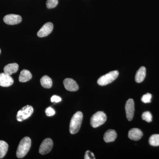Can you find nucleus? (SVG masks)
Returning a JSON list of instances; mask_svg holds the SVG:
<instances>
[{
	"mask_svg": "<svg viewBox=\"0 0 159 159\" xmlns=\"http://www.w3.org/2000/svg\"><path fill=\"white\" fill-rule=\"evenodd\" d=\"M9 145L6 142L0 141V159L3 158L8 151Z\"/></svg>",
	"mask_w": 159,
	"mask_h": 159,
	"instance_id": "18",
	"label": "nucleus"
},
{
	"mask_svg": "<svg viewBox=\"0 0 159 159\" xmlns=\"http://www.w3.org/2000/svg\"><path fill=\"white\" fill-rule=\"evenodd\" d=\"M31 146V140L28 137L23 138L19 143L16 151V156L19 158L24 157L30 150Z\"/></svg>",
	"mask_w": 159,
	"mask_h": 159,
	"instance_id": "1",
	"label": "nucleus"
},
{
	"mask_svg": "<svg viewBox=\"0 0 159 159\" xmlns=\"http://www.w3.org/2000/svg\"><path fill=\"white\" fill-rule=\"evenodd\" d=\"M149 143L153 146H159V134H154L149 138Z\"/></svg>",
	"mask_w": 159,
	"mask_h": 159,
	"instance_id": "19",
	"label": "nucleus"
},
{
	"mask_svg": "<svg viewBox=\"0 0 159 159\" xmlns=\"http://www.w3.org/2000/svg\"><path fill=\"white\" fill-rule=\"evenodd\" d=\"M125 110L126 118L129 121H132L134 118L135 111L134 102L133 99H129L126 101Z\"/></svg>",
	"mask_w": 159,
	"mask_h": 159,
	"instance_id": "7",
	"label": "nucleus"
},
{
	"mask_svg": "<svg viewBox=\"0 0 159 159\" xmlns=\"http://www.w3.org/2000/svg\"><path fill=\"white\" fill-rule=\"evenodd\" d=\"M45 113L48 116H52L55 114V111L53 108L49 107L46 109Z\"/></svg>",
	"mask_w": 159,
	"mask_h": 159,
	"instance_id": "23",
	"label": "nucleus"
},
{
	"mask_svg": "<svg viewBox=\"0 0 159 159\" xmlns=\"http://www.w3.org/2000/svg\"><path fill=\"white\" fill-rule=\"evenodd\" d=\"M61 100V97H58V96H56V95L52 96L51 98V101L52 102H60Z\"/></svg>",
	"mask_w": 159,
	"mask_h": 159,
	"instance_id": "25",
	"label": "nucleus"
},
{
	"mask_svg": "<svg viewBox=\"0 0 159 159\" xmlns=\"http://www.w3.org/2000/svg\"><path fill=\"white\" fill-rule=\"evenodd\" d=\"M18 69L19 66L17 63H13L9 64L5 66L4 68V73L11 76V74L16 73Z\"/></svg>",
	"mask_w": 159,
	"mask_h": 159,
	"instance_id": "14",
	"label": "nucleus"
},
{
	"mask_svg": "<svg viewBox=\"0 0 159 159\" xmlns=\"http://www.w3.org/2000/svg\"><path fill=\"white\" fill-rule=\"evenodd\" d=\"M117 133L113 129H110L107 131L103 136V139L107 143L114 142L117 138Z\"/></svg>",
	"mask_w": 159,
	"mask_h": 159,
	"instance_id": "13",
	"label": "nucleus"
},
{
	"mask_svg": "<svg viewBox=\"0 0 159 159\" xmlns=\"http://www.w3.org/2000/svg\"><path fill=\"white\" fill-rule=\"evenodd\" d=\"M53 146V141L51 139L48 138L45 139L40 146L39 153L42 155H45L49 153L52 150Z\"/></svg>",
	"mask_w": 159,
	"mask_h": 159,
	"instance_id": "6",
	"label": "nucleus"
},
{
	"mask_svg": "<svg viewBox=\"0 0 159 159\" xmlns=\"http://www.w3.org/2000/svg\"><path fill=\"white\" fill-rule=\"evenodd\" d=\"M14 82L13 78L10 75L2 73L0 74V86L8 87L12 85Z\"/></svg>",
	"mask_w": 159,
	"mask_h": 159,
	"instance_id": "10",
	"label": "nucleus"
},
{
	"mask_svg": "<svg viewBox=\"0 0 159 159\" xmlns=\"http://www.w3.org/2000/svg\"><path fill=\"white\" fill-rule=\"evenodd\" d=\"M58 3V0H47L46 6L48 9H53L57 6Z\"/></svg>",
	"mask_w": 159,
	"mask_h": 159,
	"instance_id": "20",
	"label": "nucleus"
},
{
	"mask_svg": "<svg viewBox=\"0 0 159 159\" xmlns=\"http://www.w3.org/2000/svg\"><path fill=\"white\" fill-rule=\"evenodd\" d=\"M3 20L7 25H12L20 23L22 21V17L18 15L8 14L4 17Z\"/></svg>",
	"mask_w": 159,
	"mask_h": 159,
	"instance_id": "8",
	"label": "nucleus"
},
{
	"mask_svg": "<svg viewBox=\"0 0 159 159\" xmlns=\"http://www.w3.org/2000/svg\"><path fill=\"white\" fill-rule=\"evenodd\" d=\"M32 78V74L31 72L27 70H23L21 71L19 80L20 82H26L29 81Z\"/></svg>",
	"mask_w": 159,
	"mask_h": 159,
	"instance_id": "16",
	"label": "nucleus"
},
{
	"mask_svg": "<svg viewBox=\"0 0 159 159\" xmlns=\"http://www.w3.org/2000/svg\"><path fill=\"white\" fill-rule=\"evenodd\" d=\"M40 83L42 87L45 89L51 88L53 84L52 80L47 75H45L41 78Z\"/></svg>",
	"mask_w": 159,
	"mask_h": 159,
	"instance_id": "17",
	"label": "nucleus"
},
{
	"mask_svg": "<svg viewBox=\"0 0 159 159\" xmlns=\"http://www.w3.org/2000/svg\"><path fill=\"white\" fill-rule=\"evenodd\" d=\"M152 96L150 93H147L142 96V102L145 103H149L151 101Z\"/></svg>",
	"mask_w": 159,
	"mask_h": 159,
	"instance_id": "22",
	"label": "nucleus"
},
{
	"mask_svg": "<svg viewBox=\"0 0 159 159\" xmlns=\"http://www.w3.org/2000/svg\"><path fill=\"white\" fill-rule=\"evenodd\" d=\"M106 120V115L103 111H98L91 118V125L93 128H97L104 124Z\"/></svg>",
	"mask_w": 159,
	"mask_h": 159,
	"instance_id": "4",
	"label": "nucleus"
},
{
	"mask_svg": "<svg viewBox=\"0 0 159 159\" xmlns=\"http://www.w3.org/2000/svg\"><path fill=\"white\" fill-rule=\"evenodd\" d=\"M142 119L147 122H151L152 119V115L150 112L145 111L142 114Z\"/></svg>",
	"mask_w": 159,
	"mask_h": 159,
	"instance_id": "21",
	"label": "nucleus"
},
{
	"mask_svg": "<svg viewBox=\"0 0 159 159\" xmlns=\"http://www.w3.org/2000/svg\"><path fill=\"white\" fill-rule=\"evenodd\" d=\"M1 49H0V53H1Z\"/></svg>",
	"mask_w": 159,
	"mask_h": 159,
	"instance_id": "26",
	"label": "nucleus"
},
{
	"mask_svg": "<svg viewBox=\"0 0 159 159\" xmlns=\"http://www.w3.org/2000/svg\"><path fill=\"white\" fill-rule=\"evenodd\" d=\"M143 136V133L138 128H133L129 130L128 133V137L133 141H139Z\"/></svg>",
	"mask_w": 159,
	"mask_h": 159,
	"instance_id": "12",
	"label": "nucleus"
},
{
	"mask_svg": "<svg viewBox=\"0 0 159 159\" xmlns=\"http://www.w3.org/2000/svg\"><path fill=\"white\" fill-rule=\"evenodd\" d=\"M33 107L31 106L27 105L23 107L18 112L16 119L18 121L22 122L29 118L33 113Z\"/></svg>",
	"mask_w": 159,
	"mask_h": 159,
	"instance_id": "5",
	"label": "nucleus"
},
{
	"mask_svg": "<svg viewBox=\"0 0 159 159\" xmlns=\"http://www.w3.org/2000/svg\"><path fill=\"white\" fill-rule=\"evenodd\" d=\"M119 75V73L118 71L115 70L111 71L107 74L101 76L99 77L97 81V83L99 85L105 86L109 84L116 79H117Z\"/></svg>",
	"mask_w": 159,
	"mask_h": 159,
	"instance_id": "3",
	"label": "nucleus"
},
{
	"mask_svg": "<svg viewBox=\"0 0 159 159\" xmlns=\"http://www.w3.org/2000/svg\"><path fill=\"white\" fill-rule=\"evenodd\" d=\"M65 88L67 90L70 92H76L79 89V86L74 80L71 78H66L63 81Z\"/></svg>",
	"mask_w": 159,
	"mask_h": 159,
	"instance_id": "11",
	"label": "nucleus"
},
{
	"mask_svg": "<svg viewBox=\"0 0 159 159\" xmlns=\"http://www.w3.org/2000/svg\"><path fill=\"white\" fill-rule=\"evenodd\" d=\"M84 158L85 159H96L94 154L89 150H88L86 152Z\"/></svg>",
	"mask_w": 159,
	"mask_h": 159,
	"instance_id": "24",
	"label": "nucleus"
},
{
	"mask_svg": "<svg viewBox=\"0 0 159 159\" xmlns=\"http://www.w3.org/2000/svg\"><path fill=\"white\" fill-rule=\"evenodd\" d=\"M83 117L82 113L80 111L77 112L72 117L70 125V131L72 134L79 131L82 123Z\"/></svg>",
	"mask_w": 159,
	"mask_h": 159,
	"instance_id": "2",
	"label": "nucleus"
},
{
	"mask_svg": "<svg viewBox=\"0 0 159 159\" xmlns=\"http://www.w3.org/2000/svg\"><path fill=\"white\" fill-rule=\"evenodd\" d=\"M146 76V69L145 67L142 66L137 71L135 80L136 82L139 83L142 82L145 79Z\"/></svg>",
	"mask_w": 159,
	"mask_h": 159,
	"instance_id": "15",
	"label": "nucleus"
},
{
	"mask_svg": "<svg viewBox=\"0 0 159 159\" xmlns=\"http://www.w3.org/2000/svg\"><path fill=\"white\" fill-rule=\"evenodd\" d=\"M53 28L54 25L52 23H46L38 32V36L42 38L48 36L49 34H51L53 31Z\"/></svg>",
	"mask_w": 159,
	"mask_h": 159,
	"instance_id": "9",
	"label": "nucleus"
}]
</instances>
